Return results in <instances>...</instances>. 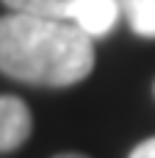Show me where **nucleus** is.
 Instances as JSON below:
<instances>
[{"label": "nucleus", "instance_id": "39448f33", "mask_svg": "<svg viewBox=\"0 0 155 158\" xmlns=\"http://www.w3.org/2000/svg\"><path fill=\"white\" fill-rule=\"evenodd\" d=\"M119 8L141 39H155V0H119Z\"/></svg>", "mask_w": 155, "mask_h": 158}, {"label": "nucleus", "instance_id": "f03ea898", "mask_svg": "<svg viewBox=\"0 0 155 158\" xmlns=\"http://www.w3.org/2000/svg\"><path fill=\"white\" fill-rule=\"evenodd\" d=\"M31 128V108L14 94H0V153L19 150L28 142Z\"/></svg>", "mask_w": 155, "mask_h": 158}, {"label": "nucleus", "instance_id": "20e7f679", "mask_svg": "<svg viewBox=\"0 0 155 158\" xmlns=\"http://www.w3.org/2000/svg\"><path fill=\"white\" fill-rule=\"evenodd\" d=\"M11 11L50 17V19H72L83 0H3Z\"/></svg>", "mask_w": 155, "mask_h": 158}, {"label": "nucleus", "instance_id": "f257e3e1", "mask_svg": "<svg viewBox=\"0 0 155 158\" xmlns=\"http://www.w3.org/2000/svg\"><path fill=\"white\" fill-rule=\"evenodd\" d=\"M94 44L72 19L11 11L0 17V72L33 86H72L92 75Z\"/></svg>", "mask_w": 155, "mask_h": 158}, {"label": "nucleus", "instance_id": "7ed1b4c3", "mask_svg": "<svg viewBox=\"0 0 155 158\" xmlns=\"http://www.w3.org/2000/svg\"><path fill=\"white\" fill-rule=\"evenodd\" d=\"M119 14H122L119 0H83L80 8L75 11L72 22L80 31H86L92 39H97V36L111 33V28L116 25Z\"/></svg>", "mask_w": 155, "mask_h": 158}, {"label": "nucleus", "instance_id": "423d86ee", "mask_svg": "<svg viewBox=\"0 0 155 158\" xmlns=\"http://www.w3.org/2000/svg\"><path fill=\"white\" fill-rule=\"evenodd\" d=\"M130 158H155V136L147 139V142H141L139 147H133Z\"/></svg>", "mask_w": 155, "mask_h": 158}, {"label": "nucleus", "instance_id": "0eeeda50", "mask_svg": "<svg viewBox=\"0 0 155 158\" xmlns=\"http://www.w3.org/2000/svg\"><path fill=\"white\" fill-rule=\"evenodd\" d=\"M53 158H86V156H80V153H58V156H53Z\"/></svg>", "mask_w": 155, "mask_h": 158}]
</instances>
